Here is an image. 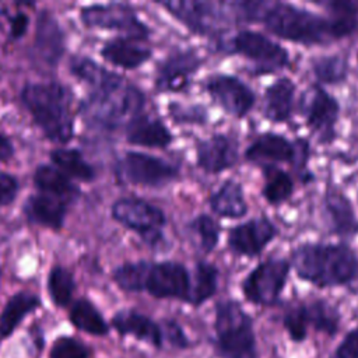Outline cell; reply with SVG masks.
Listing matches in <instances>:
<instances>
[{"instance_id": "cell-26", "label": "cell", "mask_w": 358, "mask_h": 358, "mask_svg": "<svg viewBox=\"0 0 358 358\" xmlns=\"http://www.w3.org/2000/svg\"><path fill=\"white\" fill-rule=\"evenodd\" d=\"M210 206L214 213L227 218H239L248 211L242 186L232 179L224 182L211 194Z\"/></svg>"}, {"instance_id": "cell-10", "label": "cell", "mask_w": 358, "mask_h": 358, "mask_svg": "<svg viewBox=\"0 0 358 358\" xmlns=\"http://www.w3.org/2000/svg\"><path fill=\"white\" fill-rule=\"evenodd\" d=\"M81 20L88 27L120 31L133 39H143L148 36V28L126 4L110 3L84 7L81 10Z\"/></svg>"}, {"instance_id": "cell-16", "label": "cell", "mask_w": 358, "mask_h": 358, "mask_svg": "<svg viewBox=\"0 0 358 358\" xmlns=\"http://www.w3.org/2000/svg\"><path fill=\"white\" fill-rule=\"evenodd\" d=\"M275 234L274 224L268 218L260 217L232 228L229 231L228 245L235 253L252 257L259 255L273 241Z\"/></svg>"}, {"instance_id": "cell-36", "label": "cell", "mask_w": 358, "mask_h": 358, "mask_svg": "<svg viewBox=\"0 0 358 358\" xmlns=\"http://www.w3.org/2000/svg\"><path fill=\"white\" fill-rule=\"evenodd\" d=\"M148 267V262L126 263L115 270V281L119 287H122L126 291L144 289V281L147 277Z\"/></svg>"}, {"instance_id": "cell-22", "label": "cell", "mask_w": 358, "mask_h": 358, "mask_svg": "<svg viewBox=\"0 0 358 358\" xmlns=\"http://www.w3.org/2000/svg\"><path fill=\"white\" fill-rule=\"evenodd\" d=\"M127 140L133 144L144 147L162 148L172 141V136L159 119L147 115H138L129 123Z\"/></svg>"}, {"instance_id": "cell-15", "label": "cell", "mask_w": 358, "mask_h": 358, "mask_svg": "<svg viewBox=\"0 0 358 358\" xmlns=\"http://www.w3.org/2000/svg\"><path fill=\"white\" fill-rule=\"evenodd\" d=\"M206 88L215 102L238 117L245 116L255 103L253 91L234 76H213L207 81Z\"/></svg>"}, {"instance_id": "cell-30", "label": "cell", "mask_w": 358, "mask_h": 358, "mask_svg": "<svg viewBox=\"0 0 358 358\" xmlns=\"http://www.w3.org/2000/svg\"><path fill=\"white\" fill-rule=\"evenodd\" d=\"M50 158L62 171L78 180L91 182L95 176L94 168L84 159V157L77 150L56 148L50 152Z\"/></svg>"}, {"instance_id": "cell-32", "label": "cell", "mask_w": 358, "mask_h": 358, "mask_svg": "<svg viewBox=\"0 0 358 358\" xmlns=\"http://www.w3.org/2000/svg\"><path fill=\"white\" fill-rule=\"evenodd\" d=\"M70 319L78 329L87 333L98 336L108 333V326L103 317L96 310V308L87 299H80L74 303L70 312Z\"/></svg>"}, {"instance_id": "cell-37", "label": "cell", "mask_w": 358, "mask_h": 358, "mask_svg": "<svg viewBox=\"0 0 358 358\" xmlns=\"http://www.w3.org/2000/svg\"><path fill=\"white\" fill-rule=\"evenodd\" d=\"M190 228L194 234H197L200 246L204 252H211L215 248L220 236V227L211 217L206 214L196 217L190 222Z\"/></svg>"}, {"instance_id": "cell-25", "label": "cell", "mask_w": 358, "mask_h": 358, "mask_svg": "<svg viewBox=\"0 0 358 358\" xmlns=\"http://www.w3.org/2000/svg\"><path fill=\"white\" fill-rule=\"evenodd\" d=\"M101 53L105 60L123 69H136L151 57V50L148 48L137 45L126 38H117L105 43Z\"/></svg>"}, {"instance_id": "cell-6", "label": "cell", "mask_w": 358, "mask_h": 358, "mask_svg": "<svg viewBox=\"0 0 358 358\" xmlns=\"http://www.w3.org/2000/svg\"><path fill=\"white\" fill-rule=\"evenodd\" d=\"M289 264L282 259H267L257 264L243 280L242 291L248 301L270 306L277 303L284 289Z\"/></svg>"}, {"instance_id": "cell-28", "label": "cell", "mask_w": 358, "mask_h": 358, "mask_svg": "<svg viewBox=\"0 0 358 358\" xmlns=\"http://www.w3.org/2000/svg\"><path fill=\"white\" fill-rule=\"evenodd\" d=\"M113 326L120 333L133 334L137 338L147 340L155 345L161 344L162 336L159 327L141 313L133 310H122L113 316Z\"/></svg>"}, {"instance_id": "cell-39", "label": "cell", "mask_w": 358, "mask_h": 358, "mask_svg": "<svg viewBox=\"0 0 358 358\" xmlns=\"http://www.w3.org/2000/svg\"><path fill=\"white\" fill-rule=\"evenodd\" d=\"M330 358H358V329L344 336Z\"/></svg>"}, {"instance_id": "cell-27", "label": "cell", "mask_w": 358, "mask_h": 358, "mask_svg": "<svg viewBox=\"0 0 358 358\" xmlns=\"http://www.w3.org/2000/svg\"><path fill=\"white\" fill-rule=\"evenodd\" d=\"M35 186L42 190L45 194L53 196L64 203L74 200L80 190L76 185H73L66 175H63L57 168L50 165H41L35 171L34 175Z\"/></svg>"}, {"instance_id": "cell-8", "label": "cell", "mask_w": 358, "mask_h": 358, "mask_svg": "<svg viewBox=\"0 0 358 358\" xmlns=\"http://www.w3.org/2000/svg\"><path fill=\"white\" fill-rule=\"evenodd\" d=\"M119 180L131 185L161 186L178 175V168L154 155L130 151L115 166Z\"/></svg>"}, {"instance_id": "cell-33", "label": "cell", "mask_w": 358, "mask_h": 358, "mask_svg": "<svg viewBox=\"0 0 358 358\" xmlns=\"http://www.w3.org/2000/svg\"><path fill=\"white\" fill-rule=\"evenodd\" d=\"M218 271L215 266L207 262H199L194 270V282L192 284L190 302L199 305L214 295L217 289Z\"/></svg>"}, {"instance_id": "cell-18", "label": "cell", "mask_w": 358, "mask_h": 358, "mask_svg": "<svg viewBox=\"0 0 358 358\" xmlns=\"http://www.w3.org/2000/svg\"><path fill=\"white\" fill-rule=\"evenodd\" d=\"M238 159L236 141L225 134H214L197 147V164L210 173L231 168Z\"/></svg>"}, {"instance_id": "cell-9", "label": "cell", "mask_w": 358, "mask_h": 358, "mask_svg": "<svg viewBox=\"0 0 358 358\" xmlns=\"http://www.w3.org/2000/svg\"><path fill=\"white\" fill-rule=\"evenodd\" d=\"M112 215L122 225L136 231L143 239L155 245L161 241V228L165 224V215L161 208L141 199H120L112 206Z\"/></svg>"}, {"instance_id": "cell-7", "label": "cell", "mask_w": 358, "mask_h": 358, "mask_svg": "<svg viewBox=\"0 0 358 358\" xmlns=\"http://www.w3.org/2000/svg\"><path fill=\"white\" fill-rule=\"evenodd\" d=\"M338 323L337 310L324 301L298 305L291 308L282 317V324L289 338L295 343H302L306 338L309 327L334 336L338 330Z\"/></svg>"}, {"instance_id": "cell-42", "label": "cell", "mask_w": 358, "mask_h": 358, "mask_svg": "<svg viewBox=\"0 0 358 358\" xmlns=\"http://www.w3.org/2000/svg\"><path fill=\"white\" fill-rule=\"evenodd\" d=\"M13 152H14V148H13L10 140L0 133V159L1 161L8 159L13 155Z\"/></svg>"}, {"instance_id": "cell-1", "label": "cell", "mask_w": 358, "mask_h": 358, "mask_svg": "<svg viewBox=\"0 0 358 358\" xmlns=\"http://www.w3.org/2000/svg\"><path fill=\"white\" fill-rule=\"evenodd\" d=\"M274 35L305 45H323L355 32V17H322L285 3H263L259 18Z\"/></svg>"}, {"instance_id": "cell-5", "label": "cell", "mask_w": 358, "mask_h": 358, "mask_svg": "<svg viewBox=\"0 0 358 358\" xmlns=\"http://www.w3.org/2000/svg\"><path fill=\"white\" fill-rule=\"evenodd\" d=\"M215 333L221 358H257L252 319L236 301H222L217 305Z\"/></svg>"}, {"instance_id": "cell-31", "label": "cell", "mask_w": 358, "mask_h": 358, "mask_svg": "<svg viewBox=\"0 0 358 358\" xmlns=\"http://www.w3.org/2000/svg\"><path fill=\"white\" fill-rule=\"evenodd\" d=\"M266 183L263 186V196L270 204H280L289 199L294 192L291 176L273 165L264 166Z\"/></svg>"}, {"instance_id": "cell-29", "label": "cell", "mask_w": 358, "mask_h": 358, "mask_svg": "<svg viewBox=\"0 0 358 358\" xmlns=\"http://www.w3.org/2000/svg\"><path fill=\"white\" fill-rule=\"evenodd\" d=\"M39 305L38 296L28 292L15 294L4 306L0 316V334L8 336L21 319Z\"/></svg>"}, {"instance_id": "cell-4", "label": "cell", "mask_w": 358, "mask_h": 358, "mask_svg": "<svg viewBox=\"0 0 358 358\" xmlns=\"http://www.w3.org/2000/svg\"><path fill=\"white\" fill-rule=\"evenodd\" d=\"M143 105V92L113 73L103 84L92 88L91 96L83 106V113L95 126L113 129L138 116Z\"/></svg>"}, {"instance_id": "cell-23", "label": "cell", "mask_w": 358, "mask_h": 358, "mask_svg": "<svg viewBox=\"0 0 358 358\" xmlns=\"http://www.w3.org/2000/svg\"><path fill=\"white\" fill-rule=\"evenodd\" d=\"M295 85L289 78H280L264 94L263 112L273 122H285L291 116Z\"/></svg>"}, {"instance_id": "cell-40", "label": "cell", "mask_w": 358, "mask_h": 358, "mask_svg": "<svg viewBox=\"0 0 358 358\" xmlns=\"http://www.w3.org/2000/svg\"><path fill=\"white\" fill-rule=\"evenodd\" d=\"M18 193V182L10 173H0V206L10 204Z\"/></svg>"}, {"instance_id": "cell-17", "label": "cell", "mask_w": 358, "mask_h": 358, "mask_svg": "<svg viewBox=\"0 0 358 358\" xmlns=\"http://www.w3.org/2000/svg\"><path fill=\"white\" fill-rule=\"evenodd\" d=\"M305 148L306 144L295 145L281 134L264 133L248 147L245 157L252 162H292L298 155L305 157Z\"/></svg>"}, {"instance_id": "cell-2", "label": "cell", "mask_w": 358, "mask_h": 358, "mask_svg": "<svg viewBox=\"0 0 358 358\" xmlns=\"http://www.w3.org/2000/svg\"><path fill=\"white\" fill-rule=\"evenodd\" d=\"M296 275L316 287H338L358 275V256L341 243H306L291 255Z\"/></svg>"}, {"instance_id": "cell-20", "label": "cell", "mask_w": 358, "mask_h": 358, "mask_svg": "<svg viewBox=\"0 0 358 358\" xmlns=\"http://www.w3.org/2000/svg\"><path fill=\"white\" fill-rule=\"evenodd\" d=\"M35 46L39 56L50 64L57 63L64 52L63 31L55 17L48 11H42L38 17Z\"/></svg>"}, {"instance_id": "cell-41", "label": "cell", "mask_w": 358, "mask_h": 358, "mask_svg": "<svg viewBox=\"0 0 358 358\" xmlns=\"http://www.w3.org/2000/svg\"><path fill=\"white\" fill-rule=\"evenodd\" d=\"M28 28V17L24 13H18L10 20V34L13 38H21Z\"/></svg>"}, {"instance_id": "cell-19", "label": "cell", "mask_w": 358, "mask_h": 358, "mask_svg": "<svg viewBox=\"0 0 358 358\" xmlns=\"http://www.w3.org/2000/svg\"><path fill=\"white\" fill-rule=\"evenodd\" d=\"M199 59L192 52H179L171 55L161 63L157 71L155 84L161 91H180L190 80V76L199 67Z\"/></svg>"}, {"instance_id": "cell-12", "label": "cell", "mask_w": 358, "mask_h": 358, "mask_svg": "<svg viewBox=\"0 0 358 358\" xmlns=\"http://www.w3.org/2000/svg\"><path fill=\"white\" fill-rule=\"evenodd\" d=\"M144 289L157 298H179L190 301L192 280L186 267L179 263H150Z\"/></svg>"}, {"instance_id": "cell-21", "label": "cell", "mask_w": 358, "mask_h": 358, "mask_svg": "<svg viewBox=\"0 0 358 358\" xmlns=\"http://www.w3.org/2000/svg\"><path fill=\"white\" fill-rule=\"evenodd\" d=\"M67 203L49 194H34L24 206L27 218L35 224L59 229L63 227Z\"/></svg>"}, {"instance_id": "cell-34", "label": "cell", "mask_w": 358, "mask_h": 358, "mask_svg": "<svg viewBox=\"0 0 358 358\" xmlns=\"http://www.w3.org/2000/svg\"><path fill=\"white\" fill-rule=\"evenodd\" d=\"M48 287L53 302L59 306H66L70 302L73 291L76 288L74 277L67 268L55 267L49 273Z\"/></svg>"}, {"instance_id": "cell-38", "label": "cell", "mask_w": 358, "mask_h": 358, "mask_svg": "<svg viewBox=\"0 0 358 358\" xmlns=\"http://www.w3.org/2000/svg\"><path fill=\"white\" fill-rule=\"evenodd\" d=\"M87 348L74 338H59L50 351V358H87Z\"/></svg>"}, {"instance_id": "cell-24", "label": "cell", "mask_w": 358, "mask_h": 358, "mask_svg": "<svg viewBox=\"0 0 358 358\" xmlns=\"http://www.w3.org/2000/svg\"><path fill=\"white\" fill-rule=\"evenodd\" d=\"M324 208L333 229L338 235H355L358 232V220L350 200L338 190H329L324 197Z\"/></svg>"}, {"instance_id": "cell-13", "label": "cell", "mask_w": 358, "mask_h": 358, "mask_svg": "<svg viewBox=\"0 0 358 358\" xmlns=\"http://www.w3.org/2000/svg\"><path fill=\"white\" fill-rule=\"evenodd\" d=\"M231 50L270 70L288 64L287 50L266 35L255 31H241L231 41Z\"/></svg>"}, {"instance_id": "cell-3", "label": "cell", "mask_w": 358, "mask_h": 358, "mask_svg": "<svg viewBox=\"0 0 358 358\" xmlns=\"http://www.w3.org/2000/svg\"><path fill=\"white\" fill-rule=\"evenodd\" d=\"M22 102L48 138L67 143L74 123L69 91L57 83H28L21 92Z\"/></svg>"}, {"instance_id": "cell-14", "label": "cell", "mask_w": 358, "mask_h": 358, "mask_svg": "<svg viewBox=\"0 0 358 358\" xmlns=\"http://www.w3.org/2000/svg\"><path fill=\"white\" fill-rule=\"evenodd\" d=\"M303 103V115L309 129L320 141H331L338 117L337 101L320 87H313L305 95Z\"/></svg>"}, {"instance_id": "cell-35", "label": "cell", "mask_w": 358, "mask_h": 358, "mask_svg": "<svg viewBox=\"0 0 358 358\" xmlns=\"http://www.w3.org/2000/svg\"><path fill=\"white\" fill-rule=\"evenodd\" d=\"M313 73L324 84H337L345 80L348 73L347 60L341 56H323L315 60Z\"/></svg>"}, {"instance_id": "cell-11", "label": "cell", "mask_w": 358, "mask_h": 358, "mask_svg": "<svg viewBox=\"0 0 358 358\" xmlns=\"http://www.w3.org/2000/svg\"><path fill=\"white\" fill-rule=\"evenodd\" d=\"M171 14L180 20L186 27L197 34H213L218 31L227 21L228 13L225 4L210 1H193V0H171L161 3ZM231 7V3H229Z\"/></svg>"}]
</instances>
